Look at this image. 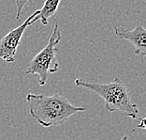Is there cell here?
<instances>
[{"instance_id": "8", "label": "cell", "mask_w": 146, "mask_h": 140, "mask_svg": "<svg viewBox=\"0 0 146 140\" xmlns=\"http://www.w3.org/2000/svg\"><path fill=\"white\" fill-rule=\"evenodd\" d=\"M120 140H128V136L127 135H125L124 137H122Z\"/></svg>"}, {"instance_id": "5", "label": "cell", "mask_w": 146, "mask_h": 140, "mask_svg": "<svg viewBox=\"0 0 146 140\" xmlns=\"http://www.w3.org/2000/svg\"><path fill=\"white\" fill-rule=\"evenodd\" d=\"M115 35L121 39L127 40L135 48V55L145 56L146 55V29L142 25L139 24L132 30H127L123 27L114 26Z\"/></svg>"}, {"instance_id": "1", "label": "cell", "mask_w": 146, "mask_h": 140, "mask_svg": "<svg viewBox=\"0 0 146 140\" xmlns=\"http://www.w3.org/2000/svg\"><path fill=\"white\" fill-rule=\"evenodd\" d=\"M26 102L29 105L30 116L44 128L61 125L72 115L86 110L84 106L73 105L59 92L52 95L28 93Z\"/></svg>"}, {"instance_id": "6", "label": "cell", "mask_w": 146, "mask_h": 140, "mask_svg": "<svg viewBox=\"0 0 146 140\" xmlns=\"http://www.w3.org/2000/svg\"><path fill=\"white\" fill-rule=\"evenodd\" d=\"M60 2L61 0H46L44 2L41 9H39L38 15V20H40L43 25H47L49 19L55 15Z\"/></svg>"}, {"instance_id": "2", "label": "cell", "mask_w": 146, "mask_h": 140, "mask_svg": "<svg viewBox=\"0 0 146 140\" xmlns=\"http://www.w3.org/2000/svg\"><path fill=\"white\" fill-rule=\"evenodd\" d=\"M76 86L85 88L96 93L105 102V108L109 112H121L130 119H137L139 108L132 102L131 96L127 86L119 78H115L111 82L99 84L88 82L82 78L75 79Z\"/></svg>"}, {"instance_id": "3", "label": "cell", "mask_w": 146, "mask_h": 140, "mask_svg": "<svg viewBox=\"0 0 146 140\" xmlns=\"http://www.w3.org/2000/svg\"><path fill=\"white\" fill-rule=\"evenodd\" d=\"M61 41V32L58 24H55L50 36L48 44L38 55L33 58L27 64L26 74H36L38 76V85L44 86L48 81L49 74L56 73L59 71L57 61L56 45Z\"/></svg>"}, {"instance_id": "4", "label": "cell", "mask_w": 146, "mask_h": 140, "mask_svg": "<svg viewBox=\"0 0 146 140\" xmlns=\"http://www.w3.org/2000/svg\"><path fill=\"white\" fill-rule=\"evenodd\" d=\"M38 15L39 9L31 14L22 25L12 29L8 34L0 39V58L8 63L15 61V56L23 35L28 26L38 21Z\"/></svg>"}, {"instance_id": "7", "label": "cell", "mask_w": 146, "mask_h": 140, "mask_svg": "<svg viewBox=\"0 0 146 140\" xmlns=\"http://www.w3.org/2000/svg\"><path fill=\"white\" fill-rule=\"evenodd\" d=\"M29 1H31V0H14V3L16 6V20L20 19L23 9H24L25 5L27 4Z\"/></svg>"}]
</instances>
